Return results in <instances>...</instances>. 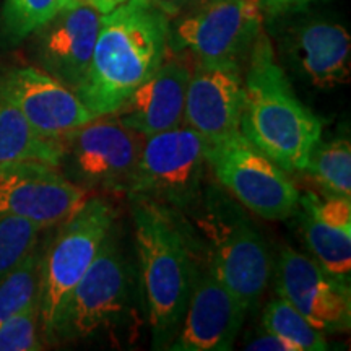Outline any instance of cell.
Masks as SVG:
<instances>
[{"mask_svg": "<svg viewBox=\"0 0 351 351\" xmlns=\"http://www.w3.org/2000/svg\"><path fill=\"white\" fill-rule=\"evenodd\" d=\"M130 202L152 345L168 350L181 327L205 257L182 213L147 199Z\"/></svg>", "mask_w": 351, "mask_h": 351, "instance_id": "1", "label": "cell"}, {"mask_svg": "<svg viewBox=\"0 0 351 351\" xmlns=\"http://www.w3.org/2000/svg\"><path fill=\"white\" fill-rule=\"evenodd\" d=\"M171 19L150 0L103 13L90 69L75 93L95 117L112 114L165 62Z\"/></svg>", "mask_w": 351, "mask_h": 351, "instance_id": "2", "label": "cell"}, {"mask_svg": "<svg viewBox=\"0 0 351 351\" xmlns=\"http://www.w3.org/2000/svg\"><path fill=\"white\" fill-rule=\"evenodd\" d=\"M322 129L320 117L295 95L262 32L247 56L239 130L280 168L301 173L322 138Z\"/></svg>", "mask_w": 351, "mask_h": 351, "instance_id": "3", "label": "cell"}, {"mask_svg": "<svg viewBox=\"0 0 351 351\" xmlns=\"http://www.w3.org/2000/svg\"><path fill=\"white\" fill-rule=\"evenodd\" d=\"M192 231L200 241L208 270L241 301L245 309L256 307L271 276V257L265 239L232 197L219 189L204 191Z\"/></svg>", "mask_w": 351, "mask_h": 351, "instance_id": "4", "label": "cell"}, {"mask_svg": "<svg viewBox=\"0 0 351 351\" xmlns=\"http://www.w3.org/2000/svg\"><path fill=\"white\" fill-rule=\"evenodd\" d=\"M114 221L112 205L104 197L95 195L59 225L60 230L41 261L39 327L44 343H51L70 295L98 256Z\"/></svg>", "mask_w": 351, "mask_h": 351, "instance_id": "5", "label": "cell"}, {"mask_svg": "<svg viewBox=\"0 0 351 351\" xmlns=\"http://www.w3.org/2000/svg\"><path fill=\"white\" fill-rule=\"evenodd\" d=\"M205 140L182 124L145 137L125 194L187 215L204 194Z\"/></svg>", "mask_w": 351, "mask_h": 351, "instance_id": "6", "label": "cell"}, {"mask_svg": "<svg viewBox=\"0 0 351 351\" xmlns=\"http://www.w3.org/2000/svg\"><path fill=\"white\" fill-rule=\"evenodd\" d=\"M205 158L219 186L249 212L270 221L298 213L301 194L288 171L254 147L241 130L207 143Z\"/></svg>", "mask_w": 351, "mask_h": 351, "instance_id": "7", "label": "cell"}, {"mask_svg": "<svg viewBox=\"0 0 351 351\" xmlns=\"http://www.w3.org/2000/svg\"><path fill=\"white\" fill-rule=\"evenodd\" d=\"M132 307V271L114 228L65 304L51 343L88 340L122 326Z\"/></svg>", "mask_w": 351, "mask_h": 351, "instance_id": "8", "label": "cell"}, {"mask_svg": "<svg viewBox=\"0 0 351 351\" xmlns=\"http://www.w3.org/2000/svg\"><path fill=\"white\" fill-rule=\"evenodd\" d=\"M143 140L114 114L95 117L62 138V173L86 192L125 194Z\"/></svg>", "mask_w": 351, "mask_h": 351, "instance_id": "9", "label": "cell"}, {"mask_svg": "<svg viewBox=\"0 0 351 351\" xmlns=\"http://www.w3.org/2000/svg\"><path fill=\"white\" fill-rule=\"evenodd\" d=\"M178 16L169 28V47L191 52L200 62L243 65L262 33L261 0H218Z\"/></svg>", "mask_w": 351, "mask_h": 351, "instance_id": "10", "label": "cell"}, {"mask_svg": "<svg viewBox=\"0 0 351 351\" xmlns=\"http://www.w3.org/2000/svg\"><path fill=\"white\" fill-rule=\"evenodd\" d=\"M88 197L59 166L25 161L0 168V218H23L44 230L69 219Z\"/></svg>", "mask_w": 351, "mask_h": 351, "instance_id": "11", "label": "cell"}, {"mask_svg": "<svg viewBox=\"0 0 351 351\" xmlns=\"http://www.w3.org/2000/svg\"><path fill=\"white\" fill-rule=\"evenodd\" d=\"M276 289L322 333L350 330V283L332 276L313 256L285 247L276 263Z\"/></svg>", "mask_w": 351, "mask_h": 351, "instance_id": "12", "label": "cell"}, {"mask_svg": "<svg viewBox=\"0 0 351 351\" xmlns=\"http://www.w3.org/2000/svg\"><path fill=\"white\" fill-rule=\"evenodd\" d=\"M0 93L43 137L62 140L95 116L72 88L39 67H13L0 75Z\"/></svg>", "mask_w": 351, "mask_h": 351, "instance_id": "13", "label": "cell"}, {"mask_svg": "<svg viewBox=\"0 0 351 351\" xmlns=\"http://www.w3.org/2000/svg\"><path fill=\"white\" fill-rule=\"evenodd\" d=\"M247 309L204 263L171 351H230Z\"/></svg>", "mask_w": 351, "mask_h": 351, "instance_id": "14", "label": "cell"}, {"mask_svg": "<svg viewBox=\"0 0 351 351\" xmlns=\"http://www.w3.org/2000/svg\"><path fill=\"white\" fill-rule=\"evenodd\" d=\"M243 106V70L236 62H200L191 70L184 124L205 143L239 132Z\"/></svg>", "mask_w": 351, "mask_h": 351, "instance_id": "15", "label": "cell"}, {"mask_svg": "<svg viewBox=\"0 0 351 351\" xmlns=\"http://www.w3.org/2000/svg\"><path fill=\"white\" fill-rule=\"evenodd\" d=\"M101 16L88 5L60 8L34 32V56L39 69L77 91L90 69Z\"/></svg>", "mask_w": 351, "mask_h": 351, "instance_id": "16", "label": "cell"}, {"mask_svg": "<svg viewBox=\"0 0 351 351\" xmlns=\"http://www.w3.org/2000/svg\"><path fill=\"white\" fill-rule=\"evenodd\" d=\"M189 78L191 69L184 60H165L112 114L142 137L182 125Z\"/></svg>", "mask_w": 351, "mask_h": 351, "instance_id": "17", "label": "cell"}, {"mask_svg": "<svg viewBox=\"0 0 351 351\" xmlns=\"http://www.w3.org/2000/svg\"><path fill=\"white\" fill-rule=\"evenodd\" d=\"M301 228L315 262L332 276L351 278V199L348 195H300Z\"/></svg>", "mask_w": 351, "mask_h": 351, "instance_id": "18", "label": "cell"}, {"mask_svg": "<svg viewBox=\"0 0 351 351\" xmlns=\"http://www.w3.org/2000/svg\"><path fill=\"white\" fill-rule=\"evenodd\" d=\"M289 52L307 82L328 90L350 82L351 38L343 25L311 20L298 26L289 41Z\"/></svg>", "mask_w": 351, "mask_h": 351, "instance_id": "19", "label": "cell"}, {"mask_svg": "<svg viewBox=\"0 0 351 351\" xmlns=\"http://www.w3.org/2000/svg\"><path fill=\"white\" fill-rule=\"evenodd\" d=\"M62 140L43 137L15 104L0 93V168L25 161L60 166Z\"/></svg>", "mask_w": 351, "mask_h": 351, "instance_id": "20", "label": "cell"}, {"mask_svg": "<svg viewBox=\"0 0 351 351\" xmlns=\"http://www.w3.org/2000/svg\"><path fill=\"white\" fill-rule=\"evenodd\" d=\"M306 173L327 194L351 195V143L341 137L319 142L311 153Z\"/></svg>", "mask_w": 351, "mask_h": 351, "instance_id": "21", "label": "cell"}, {"mask_svg": "<svg viewBox=\"0 0 351 351\" xmlns=\"http://www.w3.org/2000/svg\"><path fill=\"white\" fill-rule=\"evenodd\" d=\"M262 327L295 345L298 351L328 350L324 333L282 296L270 301L263 309Z\"/></svg>", "mask_w": 351, "mask_h": 351, "instance_id": "22", "label": "cell"}, {"mask_svg": "<svg viewBox=\"0 0 351 351\" xmlns=\"http://www.w3.org/2000/svg\"><path fill=\"white\" fill-rule=\"evenodd\" d=\"M43 254L38 245L0 282V326L39 302Z\"/></svg>", "mask_w": 351, "mask_h": 351, "instance_id": "23", "label": "cell"}, {"mask_svg": "<svg viewBox=\"0 0 351 351\" xmlns=\"http://www.w3.org/2000/svg\"><path fill=\"white\" fill-rule=\"evenodd\" d=\"M60 0H5L0 13V41L15 46L59 13Z\"/></svg>", "mask_w": 351, "mask_h": 351, "instance_id": "24", "label": "cell"}, {"mask_svg": "<svg viewBox=\"0 0 351 351\" xmlns=\"http://www.w3.org/2000/svg\"><path fill=\"white\" fill-rule=\"evenodd\" d=\"M39 231L23 218H0V282L36 247Z\"/></svg>", "mask_w": 351, "mask_h": 351, "instance_id": "25", "label": "cell"}, {"mask_svg": "<svg viewBox=\"0 0 351 351\" xmlns=\"http://www.w3.org/2000/svg\"><path fill=\"white\" fill-rule=\"evenodd\" d=\"M44 340L39 327V302L0 326V351H39Z\"/></svg>", "mask_w": 351, "mask_h": 351, "instance_id": "26", "label": "cell"}, {"mask_svg": "<svg viewBox=\"0 0 351 351\" xmlns=\"http://www.w3.org/2000/svg\"><path fill=\"white\" fill-rule=\"evenodd\" d=\"M244 348L251 351H298L295 345L267 330H263L256 339L249 340Z\"/></svg>", "mask_w": 351, "mask_h": 351, "instance_id": "27", "label": "cell"}, {"mask_svg": "<svg viewBox=\"0 0 351 351\" xmlns=\"http://www.w3.org/2000/svg\"><path fill=\"white\" fill-rule=\"evenodd\" d=\"M311 0H261V7L263 13H282L288 10H295L298 7L306 5Z\"/></svg>", "mask_w": 351, "mask_h": 351, "instance_id": "28", "label": "cell"}, {"mask_svg": "<svg viewBox=\"0 0 351 351\" xmlns=\"http://www.w3.org/2000/svg\"><path fill=\"white\" fill-rule=\"evenodd\" d=\"M60 2H62V8L73 5H88L98 10L99 13H108L114 10L117 5H121L122 2H125V0H60Z\"/></svg>", "mask_w": 351, "mask_h": 351, "instance_id": "29", "label": "cell"}, {"mask_svg": "<svg viewBox=\"0 0 351 351\" xmlns=\"http://www.w3.org/2000/svg\"><path fill=\"white\" fill-rule=\"evenodd\" d=\"M150 2L160 8L165 15H168L169 19H176V16L181 15L186 10L191 0H150Z\"/></svg>", "mask_w": 351, "mask_h": 351, "instance_id": "30", "label": "cell"}, {"mask_svg": "<svg viewBox=\"0 0 351 351\" xmlns=\"http://www.w3.org/2000/svg\"><path fill=\"white\" fill-rule=\"evenodd\" d=\"M212 2H218V0H191L189 7H199V5H205V3H212Z\"/></svg>", "mask_w": 351, "mask_h": 351, "instance_id": "31", "label": "cell"}]
</instances>
